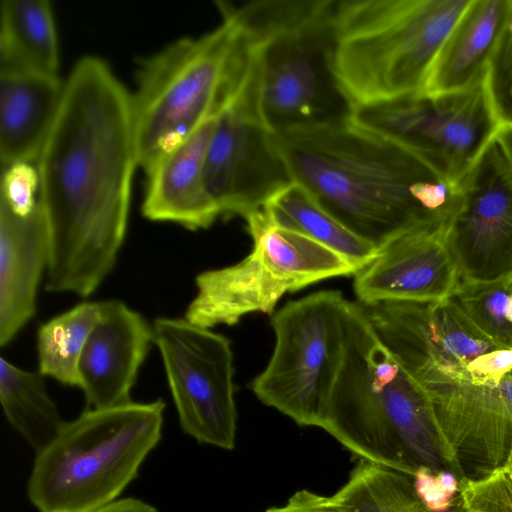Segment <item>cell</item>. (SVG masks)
<instances>
[{"instance_id": "obj_17", "label": "cell", "mask_w": 512, "mask_h": 512, "mask_svg": "<svg viewBox=\"0 0 512 512\" xmlns=\"http://www.w3.org/2000/svg\"><path fill=\"white\" fill-rule=\"evenodd\" d=\"M99 303L78 367V388L93 409L131 402L132 387L153 342V327L141 314L119 300Z\"/></svg>"}, {"instance_id": "obj_25", "label": "cell", "mask_w": 512, "mask_h": 512, "mask_svg": "<svg viewBox=\"0 0 512 512\" xmlns=\"http://www.w3.org/2000/svg\"><path fill=\"white\" fill-rule=\"evenodd\" d=\"M99 308V302H82L39 327L37 352L42 375L79 387L80 358Z\"/></svg>"}, {"instance_id": "obj_34", "label": "cell", "mask_w": 512, "mask_h": 512, "mask_svg": "<svg viewBox=\"0 0 512 512\" xmlns=\"http://www.w3.org/2000/svg\"><path fill=\"white\" fill-rule=\"evenodd\" d=\"M506 318L507 320L512 324V291L508 297L507 303H506Z\"/></svg>"}, {"instance_id": "obj_7", "label": "cell", "mask_w": 512, "mask_h": 512, "mask_svg": "<svg viewBox=\"0 0 512 512\" xmlns=\"http://www.w3.org/2000/svg\"><path fill=\"white\" fill-rule=\"evenodd\" d=\"M165 403L88 408L36 452L27 495L38 512H93L116 500L162 437Z\"/></svg>"}, {"instance_id": "obj_5", "label": "cell", "mask_w": 512, "mask_h": 512, "mask_svg": "<svg viewBox=\"0 0 512 512\" xmlns=\"http://www.w3.org/2000/svg\"><path fill=\"white\" fill-rule=\"evenodd\" d=\"M471 0H338L334 73L351 110L421 93Z\"/></svg>"}, {"instance_id": "obj_32", "label": "cell", "mask_w": 512, "mask_h": 512, "mask_svg": "<svg viewBox=\"0 0 512 512\" xmlns=\"http://www.w3.org/2000/svg\"><path fill=\"white\" fill-rule=\"evenodd\" d=\"M93 512H158L152 505L133 497L118 499Z\"/></svg>"}, {"instance_id": "obj_4", "label": "cell", "mask_w": 512, "mask_h": 512, "mask_svg": "<svg viewBox=\"0 0 512 512\" xmlns=\"http://www.w3.org/2000/svg\"><path fill=\"white\" fill-rule=\"evenodd\" d=\"M217 4L221 24L201 36L173 41L138 68L131 108L138 166L145 173L218 118L248 75L251 44L228 4Z\"/></svg>"}, {"instance_id": "obj_8", "label": "cell", "mask_w": 512, "mask_h": 512, "mask_svg": "<svg viewBox=\"0 0 512 512\" xmlns=\"http://www.w3.org/2000/svg\"><path fill=\"white\" fill-rule=\"evenodd\" d=\"M245 220L251 252L234 265L197 275V294L184 317L190 323L211 329L235 325L250 313L273 315L284 294L358 271L336 252L272 224L261 209Z\"/></svg>"}, {"instance_id": "obj_21", "label": "cell", "mask_w": 512, "mask_h": 512, "mask_svg": "<svg viewBox=\"0 0 512 512\" xmlns=\"http://www.w3.org/2000/svg\"><path fill=\"white\" fill-rule=\"evenodd\" d=\"M512 10V0H471L446 38L423 92L470 88L487 71Z\"/></svg>"}, {"instance_id": "obj_9", "label": "cell", "mask_w": 512, "mask_h": 512, "mask_svg": "<svg viewBox=\"0 0 512 512\" xmlns=\"http://www.w3.org/2000/svg\"><path fill=\"white\" fill-rule=\"evenodd\" d=\"M347 299L324 290L273 313L275 346L251 390L301 426L321 427L345 348Z\"/></svg>"}, {"instance_id": "obj_37", "label": "cell", "mask_w": 512, "mask_h": 512, "mask_svg": "<svg viewBox=\"0 0 512 512\" xmlns=\"http://www.w3.org/2000/svg\"><path fill=\"white\" fill-rule=\"evenodd\" d=\"M510 282L512 283V279L510 280Z\"/></svg>"}, {"instance_id": "obj_20", "label": "cell", "mask_w": 512, "mask_h": 512, "mask_svg": "<svg viewBox=\"0 0 512 512\" xmlns=\"http://www.w3.org/2000/svg\"><path fill=\"white\" fill-rule=\"evenodd\" d=\"M58 74H0L1 169L36 163L64 94Z\"/></svg>"}, {"instance_id": "obj_23", "label": "cell", "mask_w": 512, "mask_h": 512, "mask_svg": "<svg viewBox=\"0 0 512 512\" xmlns=\"http://www.w3.org/2000/svg\"><path fill=\"white\" fill-rule=\"evenodd\" d=\"M261 210L272 224L297 232L336 252L357 270L377 255V247L346 228L297 181L273 194Z\"/></svg>"}, {"instance_id": "obj_2", "label": "cell", "mask_w": 512, "mask_h": 512, "mask_svg": "<svg viewBox=\"0 0 512 512\" xmlns=\"http://www.w3.org/2000/svg\"><path fill=\"white\" fill-rule=\"evenodd\" d=\"M293 181L378 249L421 223L446 220L458 187L420 157L351 114L277 132Z\"/></svg>"}, {"instance_id": "obj_36", "label": "cell", "mask_w": 512, "mask_h": 512, "mask_svg": "<svg viewBox=\"0 0 512 512\" xmlns=\"http://www.w3.org/2000/svg\"><path fill=\"white\" fill-rule=\"evenodd\" d=\"M458 512H467V511H465L464 509H462V508L460 507V510H459Z\"/></svg>"}, {"instance_id": "obj_24", "label": "cell", "mask_w": 512, "mask_h": 512, "mask_svg": "<svg viewBox=\"0 0 512 512\" xmlns=\"http://www.w3.org/2000/svg\"><path fill=\"white\" fill-rule=\"evenodd\" d=\"M44 375L0 358V401L9 424L35 450L48 445L64 425Z\"/></svg>"}, {"instance_id": "obj_13", "label": "cell", "mask_w": 512, "mask_h": 512, "mask_svg": "<svg viewBox=\"0 0 512 512\" xmlns=\"http://www.w3.org/2000/svg\"><path fill=\"white\" fill-rule=\"evenodd\" d=\"M152 327L182 430L198 443L233 449L237 412L229 339L185 318H157Z\"/></svg>"}, {"instance_id": "obj_33", "label": "cell", "mask_w": 512, "mask_h": 512, "mask_svg": "<svg viewBox=\"0 0 512 512\" xmlns=\"http://www.w3.org/2000/svg\"><path fill=\"white\" fill-rule=\"evenodd\" d=\"M494 140L499 145L512 171V122H501L495 133Z\"/></svg>"}, {"instance_id": "obj_30", "label": "cell", "mask_w": 512, "mask_h": 512, "mask_svg": "<svg viewBox=\"0 0 512 512\" xmlns=\"http://www.w3.org/2000/svg\"><path fill=\"white\" fill-rule=\"evenodd\" d=\"M415 493L427 512H448L459 493V479L449 470L420 466L413 475Z\"/></svg>"}, {"instance_id": "obj_28", "label": "cell", "mask_w": 512, "mask_h": 512, "mask_svg": "<svg viewBox=\"0 0 512 512\" xmlns=\"http://www.w3.org/2000/svg\"><path fill=\"white\" fill-rule=\"evenodd\" d=\"M459 483L460 507L465 511L512 512V475L505 466Z\"/></svg>"}, {"instance_id": "obj_19", "label": "cell", "mask_w": 512, "mask_h": 512, "mask_svg": "<svg viewBox=\"0 0 512 512\" xmlns=\"http://www.w3.org/2000/svg\"><path fill=\"white\" fill-rule=\"evenodd\" d=\"M217 120L202 125L145 173L144 217L194 231L209 228L220 216L204 181L205 156Z\"/></svg>"}, {"instance_id": "obj_29", "label": "cell", "mask_w": 512, "mask_h": 512, "mask_svg": "<svg viewBox=\"0 0 512 512\" xmlns=\"http://www.w3.org/2000/svg\"><path fill=\"white\" fill-rule=\"evenodd\" d=\"M487 85L501 122H512V10L487 71Z\"/></svg>"}, {"instance_id": "obj_11", "label": "cell", "mask_w": 512, "mask_h": 512, "mask_svg": "<svg viewBox=\"0 0 512 512\" xmlns=\"http://www.w3.org/2000/svg\"><path fill=\"white\" fill-rule=\"evenodd\" d=\"M360 305L381 341L423 387L459 381L484 384L495 352L505 349L451 297Z\"/></svg>"}, {"instance_id": "obj_22", "label": "cell", "mask_w": 512, "mask_h": 512, "mask_svg": "<svg viewBox=\"0 0 512 512\" xmlns=\"http://www.w3.org/2000/svg\"><path fill=\"white\" fill-rule=\"evenodd\" d=\"M59 45L47 0L0 3V74H58Z\"/></svg>"}, {"instance_id": "obj_27", "label": "cell", "mask_w": 512, "mask_h": 512, "mask_svg": "<svg viewBox=\"0 0 512 512\" xmlns=\"http://www.w3.org/2000/svg\"><path fill=\"white\" fill-rule=\"evenodd\" d=\"M512 291L510 281L464 285L451 298L469 319L494 343L512 349V324L506 318V303Z\"/></svg>"}, {"instance_id": "obj_35", "label": "cell", "mask_w": 512, "mask_h": 512, "mask_svg": "<svg viewBox=\"0 0 512 512\" xmlns=\"http://www.w3.org/2000/svg\"><path fill=\"white\" fill-rule=\"evenodd\" d=\"M504 466L512 475V442L510 444L509 451H508Z\"/></svg>"}, {"instance_id": "obj_18", "label": "cell", "mask_w": 512, "mask_h": 512, "mask_svg": "<svg viewBox=\"0 0 512 512\" xmlns=\"http://www.w3.org/2000/svg\"><path fill=\"white\" fill-rule=\"evenodd\" d=\"M48 259V229L39 198L15 204L0 198V346L34 317Z\"/></svg>"}, {"instance_id": "obj_31", "label": "cell", "mask_w": 512, "mask_h": 512, "mask_svg": "<svg viewBox=\"0 0 512 512\" xmlns=\"http://www.w3.org/2000/svg\"><path fill=\"white\" fill-rule=\"evenodd\" d=\"M265 512H340L331 496H323L308 489L295 492L288 501L279 507Z\"/></svg>"}, {"instance_id": "obj_14", "label": "cell", "mask_w": 512, "mask_h": 512, "mask_svg": "<svg viewBox=\"0 0 512 512\" xmlns=\"http://www.w3.org/2000/svg\"><path fill=\"white\" fill-rule=\"evenodd\" d=\"M446 224L458 284L512 279V171L494 140L457 185Z\"/></svg>"}, {"instance_id": "obj_12", "label": "cell", "mask_w": 512, "mask_h": 512, "mask_svg": "<svg viewBox=\"0 0 512 512\" xmlns=\"http://www.w3.org/2000/svg\"><path fill=\"white\" fill-rule=\"evenodd\" d=\"M253 53L248 75L218 117L205 156V186L224 217L246 218L293 181L277 132L263 111L260 67Z\"/></svg>"}, {"instance_id": "obj_6", "label": "cell", "mask_w": 512, "mask_h": 512, "mask_svg": "<svg viewBox=\"0 0 512 512\" xmlns=\"http://www.w3.org/2000/svg\"><path fill=\"white\" fill-rule=\"evenodd\" d=\"M337 1L228 4L257 57L263 111L276 132L352 113L333 66Z\"/></svg>"}, {"instance_id": "obj_16", "label": "cell", "mask_w": 512, "mask_h": 512, "mask_svg": "<svg viewBox=\"0 0 512 512\" xmlns=\"http://www.w3.org/2000/svg\"><path fill=\"white\" fill-rule=\"evenodd\" d=\"M447 220L412 226L382 245L374 259L354 274L358 302L450 298L459 279L446 239Z\"/></svg>"}, {"instance_id": "obj_1", "label": "cell", "mask_w": 512, "mask_h": 512, "mask_svg": "<svg viewBox=\"0 0 512 512\" xmlns=\"http://www.w3.org/2000/svg\"><path fill=\"white\" fill-rule=\"evenodd\" d=\"M35 165L48 229L45 288L88 297L117 261L139 167L131 92L101 58L73 66Z\"/></svg>"}, {"instance_id": "obj_15", "label": "cell", "mask_w": 512, "mask_h": 512, "mask_svg": "<svg viewBox=\"0 0 512 512\" xmlns=\"http://www.w3.org/2000/svg\"><path fill=\"white\" fill-rule=\"evenodd\" d=\"M424 389L447 470L460 481L504 466L512 442V373L496 384L461 381Z\"/></svg>"}, {"instance_id": "obj_10", "label": "cell", "mask_w": 512, "mask_h": 512, "mask_svg": "<svg viewBox=\"0 0 512 512\" xmlns=\"http://www.w3.org/2000/svg\"><path fill=\"white\" fill-rule=\"evenodd\" d=\"M351 116L408 149L456 186L501 123L487 76L461 91L410 94L355 109Z\"/></svg>"}, {"instance_id": "obj_26", "label": "cell", "mask_w": 512, "mask_h": 512, "mask_svg": "<svg viewBox=\"0 0 512 512\" xmlns=\"http://www.w3.org/2000/svg\"><path fill=\"white\" fill-rule=\"evenodd\" d=\"M331 498L340 512H427L412 476L363 459Z\"/></svg>"}, {"instance_id": "obj_3", "label": "cell", "mask_w": 512, "mask_h": 512, "mask_svg": "<svg viewBox=\"0 0 512 512\" xmlns=\"http://www.w3.org/2000/svg\"><path fill=\"white\" fill-rule=\"evenodd\" d=\"M343 360L321 427L363 459L413 477L447 470L423 386L381 341L359 302L347 301Z\"/></svg>"}]
</instances>
